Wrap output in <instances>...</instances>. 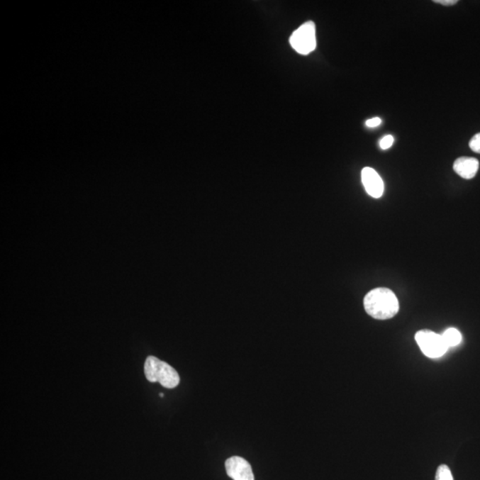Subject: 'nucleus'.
I'll return each mask as SVG.
<instances>
[{
	"instance_id": "nucleus-1",
	"label": "nucleus",
	"mask_w": 480,
	"mask_h": 480,
	"mask_svg": "<svg viewBox=\"0 0 480 480\" xmlns=\"http://www.w3.org/2000/svg\"><path fill=\"white\" fill-rule=\"evenodd\" d=\"M367 313L376 320H390L398 314L399 303L391 290L379 287L371 290L364 298Z\"/></svg>"
},
{
	"instance_id": "nucleus-2",
	"label": "nucleus",
	"mask_w": 480,
	"mask_h": 480,
	"mask_svg": "<svg viewBox=\"0 0 480 480\" xmlns=\"http://www.w3.org/2000/svg\"><path fill=\"white\" fill-rule=\"evenodd\" d=\"M145 374L150 383H159L163 387L174 389L180 384L177 371L156 357H147L145 363Z\"/></svg>"
},
{
	"instance_id": "nucleus-3",
	"label": "nucleus",
	"mask_w": 480,
	"mask_h": 480,
	"mask_svg": "<svg viewBox=\"0 0 480 480\" xmlns=\"http://www.w3.org/2000/svg\"><path fill=\"white\" fill-rule=\"evenodd\" d=\"M290 44L300 55H309L317 45L316 26L313 22H307L294 31Z\"/></svg>"
},
{
	"instance_id": "nucleus-4",
	"label": "nucleus",
	"mask_w": 480,
	"mask_h": 480,
	"mask_svg": "<svg viewBox=\"0 0 480 480\" xmlns=\"http://www.w3.org/2000/svg\"><path fill=\"white\" fill-rule=\"evenodd\" d=\"M415 341L423 353L430 359L442 357L448 350L442 335H437L432 331L421 330L417 332Z\"/></svg>"
},
{
	"instance_id": "nucleus-5",
	"label": "nucleus",
	"mask_w": 480,
	"mask_h": 480,
	"mask_svg": "<svg viewBox=\"0 0 480 480\" xmlns=\"http://www.w3.org/2000/svg\"><path fill=\"white\" fill-rule=\"evenodd\" d=\"M228 476L233 480H255L252 467L247 460L240 457H233L225 462Z\"/></svg>"
},
{
	"instance_id": "nucleus-6",
	"label": "nucleus",
	"mask_w": 480,
	"mask_h": 480,
	"mask_svg": "<svg viewBox=\"0 0 480 480\" xmlns=\"http://www.w3.org/2000/svg\"><path fill=\"white\" fill-rule=\"evenodd\" d=\"M362 180L367 194L374 199H379L384 191L383 179L373 168L365 167L362 172Z\"/></svg>"
},
{
	"instance_id": "nucleus-7",
	"label": "nucleus",
	"mask_w": 480,
	"mask_h": 480,
	"mask_svg": "<svg viewBox=\"0 0 480 480\" xmlns=\"http://www.w3.org/2000/svg\"><path fill=\"white\" fill-rule=\"evenodd\" d=\"M479 167V160L474 159V157H459L454 163L455 173L460 175L462 178L466 179V180L474 178L478 173Z\"/></svg>"
},
{
	"instance_id": "nucleus-8",
	"label": "nucleus",
	"mask_w": 480,
	"mask_h": 480,
	"mask_svg": "<svg viewBox=\"0 0 480 480\" xmlns=\"http://www.w3.org/2000/svg\"><path fill=\"white\" fill-rule=\"evenodd\" d=\"M442 337L448 349L460 345L462 339L461 333L455 328H448L447 330L445 331Z\"/></svg>"
},
{
	"instance_id": "nucleus-9",
	"label": "nucleus",
	"mask_w": 480,
	"mask_h": 480,
	"mask_svg": "<svg viewBox=\"0 0 480 480\" xmlns=\"http://www.w3.org/2000/svg\"><path fill=\"white\" fill-rule=\"evenodd\" d=\"M435 480H454L453 475L447 465H440L437 468Z\"/></svg>"
},
{
	"instance_id": "nucleus-10",
	"label": "nucleus",
	"mask_w": 480,
	"mask_h": 480,
	"mask_svg": "<svg viewBox=\"0 0 480 480\" xmlns=\"http://www.w3.org/2000/svg\"><path fill=\"white\" fill-rule=\"evenodd\" d=\"M469 147L473 152L480 154V133L473 136L471 142H469Z\"/></svg>"
},
{
	"instance_id": "nucleus-11",
	"label": "nucleus",
	"mask_w": 480,
	"mask_h": 480,
	"mask_svg": "<svg viewBox=\"0 0 480 480\" xmlns=\"http://www.w3.org/2000/svg\"><path fill=\"white\" fill-rule=\"evenodd\" d=\"M394 138L392 135L384 136L380 141V147L381 150H388L394 145Z\"/></svg>"
},
{
	"instance_id": "nucleus-12",
	"label": "nucleus",
	"mask_w": 480,
	"mask_h": 480,
	"mask_svg": "<svg viewBox=\"0 0 480 480\" xmlns=\"http://www.w3.org/2000/svg\"><path fill=\"white\" fill-rule=\"evenodd\" d=\"M381 124V119L380 118H373L366 121L367 127L370 128L379 127Z\"/></svg>"
},
{
	"instance_id": "nucleus-13",
	"label": "nucleus",
	"mask_w": 480,
	"mask_h": 480,
	"mask_svg": "<svg viewBox=\"0 0 480 480\" xmlns=\"http://www.w3.org/2000/svg\"><path fill=\"white\" fill-rule=\"evenodd\" d=\"M435 3H439L443 6H454L458 2L457 0H435Z\"/></svg>"
}]
</instances>
